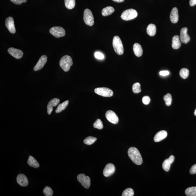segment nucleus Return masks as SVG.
I'll return each mask as SVG.
<instances>
[{"label": "nucleus", "instance_id": "f257e3e1", "mask_svg": "<svg viewBox=\"0 0 196 196\" xmlns=\"http://www.w3.org/2000/svg\"><path fill=\"white\" fill-rule=\"evenodd\" d=\"M128 154L130 159L137 165H141L143 163V160L140 151L136 148L131 147L128 150Z\"/></svg>", "mask_w": 196, "mask_h": 196}, {"label": "nucleus", "instance_id": "f03ea898", "mask_svg": "<svg viewBox=\"0 0 196 196\" xmlns=\"http://www.w3.org/2000/svg\"><path fill=\"white\" fill-rule=\"evenodd\" d=\"M72 58L68 55H65L62 57L59 62L60 67L66 72H68L71 66H72Z\"/></svg>", "mask_w": 196, "mask_h": 196}, {"label": "nucleus", "instance_id": "7ed1b4c3", "mask_svg": "<svg viewBox=\"0 0 196 196\" xmlns=\"http://www.w3.org/2000/svg\"><path fill=\"white\" fill-rule=\"evenodd\" d=\"M113 46L114 51L118 55L123 54L124 49L121 39L117 36H114L113 40Z\"/></svg>", "mask_w": 196, "mask_h": 196}, {"label": "nucleus", "instance_id": "20e7f679", "mask_svg": "<svg viewBox=\"0 0 196 196\" xmlns=\"http://www.w3.org/2000/svg\"><path fill=\"white\" fill-rule=\"evenodd\" d=\"M138 15L136 10L133 9L126 10L122 12L121 17L124 21L131 20L135 18Z\"/></svg>", "mask_w": 196, "mask_h": 196}, {"label": "nucleus", "instance_id": "39448f33", "mask_svg": "<svg viewBox=\"0 0 196 196\" xmlns=\"http://www.w3.org/2000/svg\"><path fill=\"white\" fill-rule=\"evenodd\" d=\"M84 20L85 24L87 25L91 26L94 24L93 16L91 11L89 9H86L84 10Z\"/></svg>", "mask_w": 196, "mask_h": 196}, {"label": "nucleus", "instance_id": "423d86ee", "mask_svg": "<svg viewBox=\"0 0 196 196\" xmlns=\"http://www.w3.org/2000/svg\"><path fill=\"white\" fill-rule=\"evenodd\" d=\"M94 92L98 95L105 97H110L113 96V92L110 89L107 88H96L94 90Z\"/></svg>", "mask_w": 196, "mask_h": 196}, {"label": "nucleus", "instance_id": "0eeeda50", "mask_svg": "<svg viewBox=\"0 0 196 196\" xmlns=\"http://www.w3.org/2000/svg\"><path fill=\"white\" fill-rule=\"evenodd\" d=\"M77 180L85 188H90V179L88 176L85 175L84 174L78 175L77 176Z\"/></svg>", "mask_w": 196, "mask_h": 196}, {"label": "nucleus", "instance_id": "6e6552de", "mask_svg": "<svg viewBox=\"0 0 196 196\" xmlns=\"http://www.w3.org/2000/svg\"><path fill=\"white\" fill-rule=\"evenodd\" d=\"M49 32L51 34L57 38L65 36V29L60 27H54L51 28Z\"/></svg>", "mask_w": 196, "mask_h": 196}, {"label": "nucleus", "instance_id": "1a4fd4ad", "mask_svg": "<svg viewBox=\"0 0 196 196\" xmlns=\"http://www.w3.org/2000/svg\"><path fill=\"white\" fill-rule=\"evenodd\" d=\"M106 117L107 120L112 123L116 124L119 122V119L116 114L112 110H108L106 112Z\"/></svg>", "mask_w": 196, "mask_h": 196}, {"label": "nucleus", "instance_id": "9d476101", "mask_svg": "<svg viewBox=\"0 0 196 196\" xmlns=\"http://www.w3.org/2000/svg\"><path fill=\"white\" fill-rule=\"evenodd\" d=\"M188 29L186 27H183L181 30L180 35V40L183 43L186 44L190 40L189 36L188 35Z\"/></svg>", "mask_w": 196, "mask_h": 196}, {"label": "nucleus", "instance_id": "9b49d317", "mask_svg": "<svg viewBox=\"0 0 196 196\" xmlns=\"http://www.w3.org/2000/svg\"><path fill=\"white\" fill-rule=\"evenodd\" d=\"M5 26L11 33H15L16 30L14 19L12 17H7L5 21Z\"/></svg>", "mask_w": 196, "mask_h": 196}, {"label": "nucleus", "instance_id": "f8f14e48", "mask_svg": "<svg viewBox=\"0 0 196 196\" xmlns=\"http://www.w3.org/2000/svg\"><path fill=\"white\" fill-rule=\"evenodd\" d=\"M115 171V166L113 164L108 163L106 165L103 170V174L106 177H109L113 174Z\"/></svg>", "mask_w": 196, "mask_h": 196}, {"label": "nucleus", "instance_id": "ddd939ff", "mask_svg": "<svg viewBox=\"0 0 196 196\" xmlns=\"http://www.w3.org/2000/svg\"><path fill=\"white\" fill-rule=\"evenodd\" d=\"M47 61V57L46 55H42L39 58V61L37 62L36 65L34 67L33 70L37 71L40 70L45 65Z\"/></svg>", "mask_w": 196, "mask_h": 196}, {"label": "nucleus", "instance_id": "4468645a", "mask_svg": "<svg viewBox=\"0 0 196 196\" xmlns=\"http://www.w3.org/2000/svg\"><path fill=\"white\" fill-rule=\"evenodd\" d=\"M8 52L10 55L17 59H20L22 58L23 53L22 51L19 49H16L14 48H10L8 49Z\"/></svg>", "mask_w": 196, "mask_h": 196}, {"label": "nucleus", "instance_id": "2eb2a0df", "mask_svg": "<svg viewBox=\"0 0 196 196\" xmlns=\"http://www.w3.org/2000/svg\"><path fill=\"white\" fill-rule=\"evenodd\" d=\"M174 159V156L172 155L169 157V158L165 160L163 162L162 167H163V170L166 172H168L170 170L171 165L173 163Z\"/></svg>", "mask_w": 196, "mask_h": 196}, {"label": "nucleus", "instance_id": "dca6fc26", "mask_svg": "<svg viewBox=\"0 0 196 196\" xmlns=\"http://www.w3.org/2000/svg\"><path fill=\"white\" fill-rule=\"evenodd\" d=\"M17 182L21 186L26 187L28 184V181L27 178L24 174H20L17 176Z\"/></svg>", "mask_w": 196, "mask_h": 196}, {"label": "nucleus", "instance_id": "f3484780", "mask_svg": "<svg viewBox=\"0 0 196 196\" xmlns=\"http://www.w3.org/2000/svg\"><path fill=\"white\" fill-rule=\"evenodd\" d=\"M60 100L58 98H54L49 101L47 105V113L49 115L51 114L53 110V106L55 107L60 102Z\"/></svg>", "mask_w": 196, "mask_h": 196}, {"label": "nucleus", "instance_id": "a211bd4d", "mask_svg": "<svg viewBox=\"0 0 196 196\" xmlns=\"http://www.w3.org/2000/svg\"><path fill=\"white\" fill-rule=\"evenodd\" d=\"M179 19V12L178 8H172L170 14V19L173 24H176L178 22Z\"/></svg>", "mask_w": 196, "mask_h": 196}, {"label": "nucleus", "instance_id": "6ab92c4d", "mask_svg": "<svg viewBox=\"0 0 196 196\" xmlns=\"http://www.w3.org/2000/svg\"><path fill=\"white\" fill-rule=\"evenodd\" d=\"M167 133L166 131H160L156 134L154 138V141L158 142L164 139L167 137Z\"/></svg>", "mask_w": 196, "mask_h": 196}, {"label": "nucleus", "instance_id": "aec40b11", "mask_svg": "<svg viewBox=\"0 0 196 196\" xmlns=\"http://www.w3.org/2000/svg\"><path fill=\"white\" fill-rule=\"evenodd\" d=\"M172 42V47L173 49H177L181 47V42L179 36L175 35L173 37Z\"/></svg>", "mask_w": 196, "mask_h": 196}, {"label": "nucleus", "instance_id": "412c9836", "mask_svg": "<svg viewBox=\"0 0 196 196\" xmlns=\"http://www.w3.org/2000/svg\"><path fill=\"white\" fill-rule=\"evenodd\" d=\"M133 50L135 56L139 57L143 54V49L139 44L136 43L134 44Z\"/></svg>", "mask_w": 196, "mask_h": 196}, {"label": "nucleus", "instance_id": "4be33fe9", "mask_svg": "<svg viewBox=\"0 0 196 196\" xmlns=\"http://www.w3.org/2000/svg\"><path fill=\"white\" fill-rule=\"evenodd\" d=\"M27 163L30 166L35 168H38L40 166L38 162L33 156H30L28 158Z\"/></svg>", "mask_w": 196, "mask_h": 196}, {"label": "nucleus", "instance_id": "5701e85b", "mask_svg": "<svg viewBox=\"0 0 196 196\" xmlns=\"http://www.w3.org/2000/svg\"><path fill=\"white\" fill-rule=\"evenodd\" d=\"M147 33L150 36H154L156 35V26L154 24H149L147 26Z\"/></svg>", "mask_w": 196, "mask_h": 196}, {"label": "nucleus", "instance_id": "b1692460", "mask_svg": "<svg viewBox=\"0 0 196 196\" xmlns=\"http://www.w3.org/2000/svg\"><path fill=\"white\" fill-rule=\"evenodd\" d=\"M115 11V9L111 6L106 7L103 9L102 11V15L104 17H106L111 15Z\"/></svg>", "mask_w": 196, "mask_h": 196}, {"label": "nucleus", "instance_id": "393cba45", "mask_svg": "<svg viewBox=\"0 0 196 196\" xmlns=\"http://www.w3.org/2000/svg\"><path fill=\"white\" fill-rule=\"evenodd\" d=\"M185 193L188 196H196V187H191L187 188Z\"/></svg>", "mask_w": 196, "mask_h": 196}, {"label": "nucleus", "instance_id": "a878e982", "mask_svg": "<svg viewBox=\"0 0 196 196\" xmlns=\"http://www.w3.org/2000/svg\"><path fill=\"white\" fill-rule=\"evenodd\" d=\"M69 103V101L67 100L65 102L58 105V107L57 108L55 112L56 113H59L61 112L62 110H63L66 108Z\"/></svg>", "mask_w": 196, "mask_h": 196}, {"label": "nucleus", "instance_id": "bb28decb", "mask_svg": "<svg viewBox=\"0 0 196 196\" xmlns=\"http://www.w3.org/2000/svg\"><path fill=\"white\" fill-rule=\"evenodd\" d=\"M65 5L67 8L72 9L75 6V0H65Z\"/></svg>", "mask_w": 196, "mask_h": 196}, {"label": "nucleus", "instance_id": "cd10ccee", "mask_svg": "<svg viewBox=\"0 0 196 196\" xmlns=\"http://www.w3.org/2000/svg\"><path fill=\"white\" fill-rule=\"evenodd\" d=\"M189 74V71L188 69L183 68L181 69L179 72L180 76L183 79H186Z\"/></svg>", "mask_w": 196, "mask_h": 196}, {"label": "nucleus", "instance_id": "c85d7f7f", "mask_svg": "<svg viewBox=\"0 0 196 196\" xmlns=\"http://www.w3.org/2000/svg\"><path fill=\"white\" fill-rule=\"evenodd\" d=\"M97 140V138L95 137L90 136L85 138L84 141V142L87 145H90L95 142Z\"/></svg>", "mask_w": 196, "mask_h": 196}, {"label": "nucleus", "instance_id": "c756f323", "mask_svg": "<svg viewBox=\"0 0 196 196\" xmlns=\"http://www.w3.org/2000/svg\"><path fill=\"white\" fill-rule=\"evenodd\" d=\"M164 100L167 106H170L172 103V96L170 93H167L164 96Z\"/></svg>", "mask_w": 196, "mask_h": 196}, {"label": "nucleus", "instance_id": "7c9ffc66", "mask_svg": "<svg viewBox=\"0 0 196 196\" xmlns=\"http://www.w3.org/2000/svg\"><path fill=\"white\" fill-rule=\"evenodd\" d=\"M132 90L133 93H139L141 91V85L139 83H136L134 84L133 85Z\"/></svg>", "mask_w": 196, "mask_h": 196}, {"label": "nucleus", "instance_id": "2f4dec72", "mask_svg": "<svg viewBox=\"0 0 196 196\" xmlns=\"http://www.w3.org/2000/svg\"><path fill=\"white\" fill-rule=\"evenodd\" d=\"M134 194L133 190L131 188H127L125 190L122 194V196H133Z\"/></svg>", "mask_w": 196, "mask_h": 196}, {"label": "nucleus", "instance_id": "473e14b6", "mask_svg": "<svg viewBox=\"0 0 196 196\" xmlns=\"http://www.w3.org/2000/svg\"><path fill=\"white\" fill-rule=\"evenodd\" d=\"M93 126L94 128L101 130L103 128V122L100 119H98L94 122L93 124Z\"/></svg>", "mask_w": 196, "mask_h": 196}, {"label": "nucleus", "instance_id": "72a5a7b5", "mask_svg": "<svg viewBox=\"0 0 196 196\" xmlns=\"http://www.w3.org/2000/svg\"><path fill=\"white\" fill-rule=\"evenodd\" d=\"M43 193L46 196H52L53 194V191L50 187L46 186L43 190Z\"/></svg>", "mask_w": 196, "mask_h": 196}, {"label": "nucleus", "instance_id": "f704fd0d", "mask_svg": "<svg viewBox=\"0 0 196 196\" xmlns=\"http://www.w3.org/2000/svg\"><path fill=\"white\" fill-rule=\"evenodd\" d=\"M94 56L96 58L99 60H103L104 58V55L102 53L99 52H96L94 53Z\"/></svg>", "mask_w": 196, "mask_h": 196}, {"label": "nucleus", "instance_id": "c9c22d12", "mask_svg": "<svg viewBox=\"0 0 196 196\" xmlns=\"http://www.w3.org/2000/svg\"><path fill=\"white\" fill-rule=\"evenodd\" d=\"M142 102L145 105L149 104L150 102V99L148 96H144L142 98Z\"/></svg>", "mask_w": 196, "mask_h": 196}, {"label": "nucleus", "instance_id": "e433bc0d", "mask_svg": "<svg viewBox=\"0 0 196 196\" xmlns=\"http://www.w3.org/2000/svg\"><path fill=\"white\" fill-rule=\"evenodd\" d=\"M12 3L16 5H21L23 3H26L27 0H10Z\"/></svg>", "mask_w": 196, "mask_h": 196}, {"label": "nucleus", "instance_id": "4c0bfd02", "mask_svg": "<svg viewBox=\"0 0 196 196\" xmlns=\"http://www.w3.org/2000/svg\"><path fill=\"white\" fill-rule=\"evenodd\" d=\"M190 173L191 174H196V164L192 166L191 168L190 171Z\"/></svg>", "mask_w": 196, "mask_h": 196}, {"label": "nucleus", "instance_id": "58836bf2", "mask_svg": "<svg viewBox=\"0 0 196 196\" xmlns=\"http://www.w3.org/2000/svg\"><path fill=\"white\" fill-rule=\"evenodd\" d=\"M160 75L163 76L168 75L169 74V71H160Z\"/></svg>", "mask_w": 196, "mask_h": 196}, {"label": "nucleus", "instance_id": "ea45409f", "mask_svg": "<svg viewBox=\"0 0 196 196\" xmlns=\"http://www.w3.org/2000/svg\"><path fill=\"white\" fill-rule=\"evenodd\" d=\"M196 5V0H190V5L191 6H193Z\"/></svg>", "mask_w": 196, "mask_h": 196}, {"label": "nucleus", "instance_id": "a19ab883", "mask_svg": "<svg viewBox=\"0 0 196 196\" xmlns=\"http://www.w3.org/2000/svg\"><path fill=\"white\" fill-rule=\"evenodd\" d=\"M112 1H113L116 2L121 3L123 2L124 1V0H112Z\"/></svg>", "mask_w": 196, "mask_h": 196}, {"label": "nucleus", "instance_id": "79ce46f5", "mask_svg": "<svg viewBox=\"0 0 196 196\" xmlns=\"http://www.w3.org/2000/svg\"><path fill=\"white\" fill-rule=\"evenodd\" d=\"M194 115H195L196 116V109L195 110V111H194Z\"/></svg>", "mask_w": 196, "mask_h": 196}]
</instances>
